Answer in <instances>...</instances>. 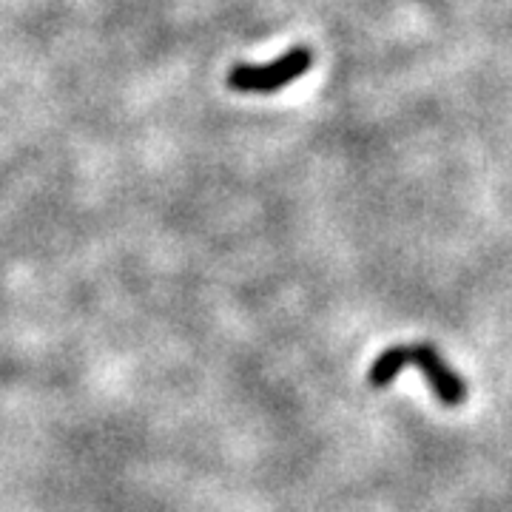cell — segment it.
Returning <instances> with one entry per match:
<instances>
[{
    "instance_id": "obj_1",
    "label": "cell",
    "mask_w": 512,
    "mask_h": 512,
    "mask_svg": "<svg viewBox=\"0 0 512 512\" xmlns=\"http://www.w3.org/2000/svg\"><path fill=\"white\" fill-rule=\"evenodd\" d=\"M413 367L421 370L427 376L430 390L436 393L444 407H456L467 399V382L464 376L447 365V359L441 356L436 345L430 342H410V345H393V348L382 350L373 365L367 370V384L382 390L387 384L393 382L402 370Z\"/></svg>"
},
{
    "instance_id": "obj_2",
    "label": "cell",
    "mask_w": 512,
    "mask_h": 512,
    "mask_svg": "<svg viewBox=\"0 0 512 512\" xmlns=\"http://www.w3.org/2000/svg\"><path fill=\"white\" fill-rule=\"evenodd\" d=\"M313 66V52L308 46H293L271 63H237L228 72V86L239 94H274L288 83L305 77Z\"/></svg>"
}]
</instances>
